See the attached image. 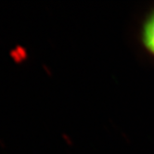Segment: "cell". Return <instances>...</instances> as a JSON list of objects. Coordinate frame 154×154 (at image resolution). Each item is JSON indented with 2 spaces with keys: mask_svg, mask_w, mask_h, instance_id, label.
<instances>
[{
  "mask_svg": "<svg viewBox=\"0 0 154 154\" xmlns=\"http://www.w3.org/2000/svg\"><path fill=\"white\" fill-rule=\"evenodd\" d=\"M140 39L144 48L154 57V8L143 21L140 31Z\"/></svg>",
  "mask_w": 154,
  "mask_h": 154,
  "instance_id": "obj_1",
  "label": "cell"
},
{
  "mask_svg": "<svg viewBox=\"0 0 154 154\" xmlns=\"http://www.w3.org/2000/svg\"><path fill=\"white\" fill-rule=\"evenodd\" d=\"M8 56L16 64H23L29 59V52L25 46L21 44H16L8 51Z\"/></svg>",
  "mask_w": 154,
  "mask_h": 154,
  "instance_id": "obj_2",
  "label": "cell"
},
{
  "mask_svg": "<svg viewBox=\"0 0 154 154\" xmlns=\"http://www.w3.org/2000/svg\"><path fill=\"white\" fill-rule=\"evenodd\" d=\"M43 66V70L45 71L47 73H48V74H51V72H50V70H49V68H48V66H47L46 64H43L42 65Z\"/></svg>",
  "mask_w": 154,
  "mask_h": 154,
  "instance_id": "obj_3",
  "label": "cell"
},
{
  "mask_svg": "<svg viewBox=\"0 0 154 154\" xmlns=\"http://www.w3.org/2000/svg\"><path fill=\"white\" fill-rule=\"evenodd\" d=\"M0 148H2V149L6 148V144H5V142L2 138H0Z\"/></svg>",
  "mask_w": 154,
  "mask_h": 154,
  "instance_id": "obj_4",
  "label": "cell"
}]
</instances>
